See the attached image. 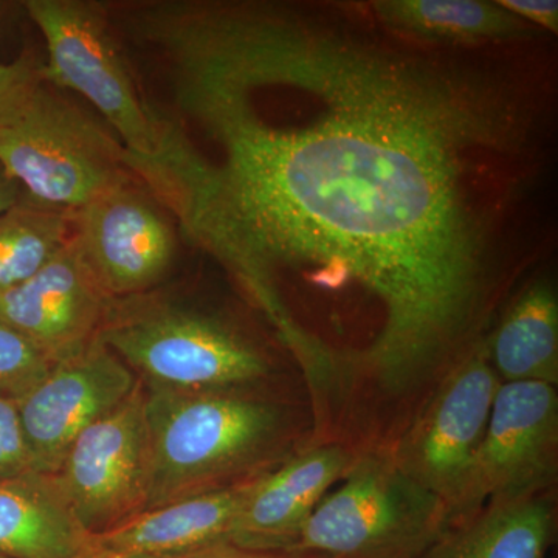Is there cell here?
Listing matches in <instances>:
<instances>
[{
  "label": "cell",
  "instance_id": "19",
  "mask_svg": "<svg viewBox=\"0 0 558 558\" xmlns=\"http://www.w3.org/2000/svg\"><path fill=\"white\" fill-rule=\"evenodd\" d=\"M75 213L28 196L0 213V292L21 284L72 238Z\"/></svg>",
  "mask_w": 558,
  "mask_h": 558
},
{
  "label": "cell",
  "instance_id": "24",
  "mask_svg": "<svg viewBox=\"0 0 558 558\" xmlns=\"http://www.w3.org/2000/svg\"><path fill=\"white\" fill-rule=\"evenodd\" d=\"M130 558H315L310 556H299V554L286 553H260V550H248L238 548L230 543L222 545L208 546L186 553L165 554V556H143Z\"/></svg>",
  "mask_w": 558,
  "mask_h": 558
},
{
  "label": "cell",
  "instance_id": "17",
  "mask_svg": "<svg viewBox=\"0 0 558 558\" xmlns=\"http://www.w3.org/2000/svg\"><path fill=\"white\" fill-rule=\"evenodd\" d=\"M488 357L505 381L558 385V295L535 271L513 290L487 336Z\"/></svg>",
  "mask_w": 558,
  "mask_h": 558
},
{
  "label": "cell",
  "instance_id": "16",
  "mask_svg": "<svg viewBox=\"0 0 558 558\" xmlns=\"http://www.w3.org/2000/svg\"><path fill=\"white\" fill-rule=\"evenodd\" d=\"M556 531V490L492 499L451 521L416 558H545Z\"/></svg>",
  "mask_w": 558,
  "mask_h": 558
},
{
  "label": "cell",
  "instance_id": "18",
  "mask_svg": "<svg viewBox=\"0 0 558 558\" xmlns=\"http://www.w3.org/2000/svg\"><path fill=\"white\" fill-rule=\"evenodd\" d=\"M366 3L374 17L389 31L436 46L472 49L524 43L548 35L513 16L498 2L487 0H373Z\"/></svg>",
  "mask_w": 558,
  "mask_h": 558
},
{
  "label": "cell",
  "instance_id": "5",
  "mask_svg": "<svg viewBox=\"0 0 558 558\" xmlns=\"http://www.w3.org/2000/svg\"><path fill=\"white\" fill-rule=\"evenodd\" d=\"M286 554L416 558L451 523L442 499L411 480L388 449L365 450Z\"/></svg>",
  "mask_w": 558,
  "mask_h": 558
},
{
  "label": "cell",
  "instance_id": "7",
  "mask_svg": "<svg viewBox=\"0 0 558 558\" xmlns=\"http://www.w3.org/2000/svg\"><path fill=\"white\" fill-rule=\"evenodd\" d=\"M499 385L484 337L440 380L388 449L402 472L442 499L451 521L461 508Z\"/></svg>",
  "mask_w": 558,
  "mask_h": 558
},
{
  "label": "cell",
  "instance_id": "23",
  "mask_svg": "<svg viewBox=\"0 0 558 558\" xmlns=\"http://www.w3.org/2000/svg\"><path fill=\"white\" fill-rule=\"evenodd\" d=\"M502 9L527 22L532 27L558 35V2L556 0H497Z\"/></svg>",
  "mask_w": 558,
  "mask_h": 558
},
{
  "label": "cell",
  "instance_id": "3",
  "mask_svg": "<svg viewBox=\"0 0 558 558\" xmlns=\"http://www.w3.org/2000/svg\"><path fill=\"white\" fill-rule=\"evenodd\" d=\"M98 336L148 387L263 395L277 371L269 349L230 319L153 290L110 300Z\"/></svg>",
  "mask_w": 558,
  "mask_h": 558
},
{
  "label": "cell",
  "instance_id": "14",
  "mask_svg": "<svg viewBox=\"0 0 558 558\" xmlns=\"http://www.w3.org/2000/svg\"><path fill=\"white\" fill-rule=\"evenodd\" d=\"M259 476L143 510L94 532V558L165 556L229 543L231 526Z\"/></svg>",
  "mask_w": 558,
  "mask_h": 558
},
{
  "label": "cell",
  "instance_id": "4",
  "mask_svg": "<svg viewBox=\"0 0 558 558\" xmlns=\"http://www.w3.org/2000/svg\"><path fill=\"white\" fill-rule=\"evenodd\" d=\"M0 167L25 196L72 213L135 180L116 132L46 81L0 130Z\"/></svg>",
  "mask_w": 558,
  "mask_h": 558
},
{
  "label": "cell",
  "instance_id": "6",
  "mask_svg": "<svg viewBox=\"0 0 558 558\" xmlns=\"http://www.w3.org/2000/svg\"><path fill=\"white\" fill-rule=\"evenodd\" d=\"M25 10L46 40V83L89 102L128 156H150L153 117L113 38L109 7L92 0H28Z\"/></svg>",
  "mask_w": 558,
  "mask_h": 558
},
{
  "label": "cell",
  "instance_id": "25",
  "mask_svg": "<svg viewBox=\"0 0 558 558\" xmlns=\"http://www.w3.org/2000/svg\"><path fill=\"white\" fill-rule=\"evenodd\" d=\"M25 196L21 186L9 178L3 168L0 167V213L5 211L17 204Z\"/></svg>",
  "mask_w": 558,
  "mask_h": 558
},
{
  "label": "cell",
  "instance_id": "2",
  "mask_svg": "<svg viewBox=\"0 0 558 558\" xmlns=\"http://www.w3.org/2000/svg\"><path fill=\"white\" fill-rule=\"evenodd\" d=\"M146 387L150 483L145 510L255 478L314 442L311 405L266 395Z\"/></svg>",
  "mask_w": 558,
  "mask_h": 558
},
{
  "label": "cell",
  "instance_id": "20",
  "mask_svg": "<svg viewBox=\"0 0 558 558\" xmlns=\"http://www.w3.org/2000/svg\"><path fill=\"white\" fill-rule=\"evenodd\" d=\"M49 360L0 319V398L21 400L46 379Z\"/></svg>",
  "mask_w": 558,
  "mask_h": 558
},
{
  "label": "cell",
  "instance_id": "1",
  "mask_svg": "<svg viewBox=\"0 0 558 558\" xmlns=\"http://www.w3.org/2000/svg\"><path fill=\"white\" fill-rule=\"evenodd\" d=\"M167 65L135 179L340 413L399 438L550 244L553 38L436 46L366 2L154 0Z\"/></svg>",
  "mask_w": 558,
  "mask_h": 558
},
{
  "label": "cell",
  "instance_id": "10",
  "mask_svg": "<svg viewBox=\"0 0 558 558\" xmlns=\"http://www.w3.org/2000/svg\"><path fill=\"white\" fill-rule=\"evenodd\" d=\"M175 230L137 179L75 213V236L110 299L150 292L163 281L178 250Z\"/></svg>",
  "mask_w": 558,
  "mask_h": 558
},
{
  "label": "cell",
  "instance_id": "22",
  "mask_svg": "<svg viewBox=\"0 0 558 558\" xmlns=\"http://www.w3.org/2000/svg\"><path fill=\"white\" fill-rule=\"evenodd\" d=\"M32 470L35 469L22 429L17 403L0 398V480L22 475Z\"/></svg>",
  "mask_w": 558,
  "mask_h": 558
},
{
  "label": "cell",
  "instance_id": "12",
  "mask_svg": "<svg viewBox=\"0 0 558 558\" xmlns=\"http://www.w3.org/2000/svg\"><path fill=\"white\" fill-rule=\"evenodd\" d=\"M110 300L73 231L35 275L0 292V319L54 365L98 336Z\"/></svg>",
  "mask_w": 558,
  "mask_h": 558
},
{
  "label": "cell",
  "instance_id": "11",
  "mask_svg": "<svg viewBox=\"0 0 558 558\" xmlns=\"http://www.w3.org/2000/svg\"><path fill=\"white\" fill-rule=\"evenodd\" d=\"M138 376L100 336L17 400L33 469L57 473L73 440L130 398Z\"/></svg>",
  "mask_w": 558,
  "mask_h": 558
},
{
  "label": "cell",
  "instance_id": "26",
  "mask_svg": "<svg viewBox=\"0 0 558 558\" xmlns=\"http://www.w3.org/2000/svg\"><path fill=\"white\" fill-rule=\"evenodd\" d=\"M0 558H5V557H0Z\"/></svg>",
  "mask_w": 558,
  "mask_h": 558
},
{
  "label": "cell",
  "instance_id": "9",
  "mask_svg": "<svg viewBox=\"0 0 558 558\" xmlns=\"http://www.w3.org/2000/svg\"><path fill=\"white\" fill-rule=\"evenodd\" d=\"M557 478V387L542 381H505L495 396L457 520L492 499L556 490Z\"/></svg>",
  "mask_w": 558,
  "mask_h": 558
},
{
  "label": "cell",
  "instance_id": "21",
  "mask_svg": "<svg viewBox=\"0 0 558 558\" xmlns=\"http://www.w3.org/2000/svg\"><path fill=\"white\" fill-rule=\"evenodd\" d=\"M44 81V62L35 58L0 62V130L24 112Z\"/></svg>",
  "mask_w": 558,
  "mask_h": 558
},
{
  "label": "cell",
  "instance_id": "15",
  "mask_svg": "<svg viewBox=\"0 0 558 558\" xmlns=\"http://www.w3.org/2000/svg\"><path fill=\"white\" fill-rule=\"evenodd\" d=\"M92 534L53 473L0 480V557L94 558Z\"/></svg>",
  "mask_w": 558,
  "mask_h": 558
},
{
  "label": "cell",
  "instance_id": "13",
  "mask_svg": "<svg viewBox=\"0 0 558 558\" xmlns=\"http://www.w3.org/2000/svg\"><path fill=\"white\" fill-rule=\"evenodd\" d=\"M362 450L339 442L310 444L256 480L230 531V545L286 553L333 484Z\"/></svg>",
  "mask_w": 558,
  "mask_h": 558
},
{
  "label": "cell",
  "instance_id": "8",
  "mask_svg": "<svg viewBox=\"0 0 558 558\" xmlns=\"http://www.w3.org/2000/svg\"><path fill=\"white\" fill-rule=\"evenodd\" d=\"M146 387L73 440L57 475L73 512L90 532H101L146 508L150 483Z\"/></svg>",
  "mask_w": 558,
  "mask_h": 558
}]
</instances>
